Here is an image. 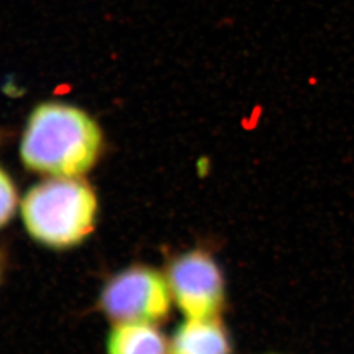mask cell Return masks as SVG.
<instances>
[{"label":"cell","instance_id":"1","mask_svg":"<svg viewBox=\"0 0 354 354\" xmlns=\"http://www.w3.org/2000/svg\"><path fill=\"white\" fill-rule=\"evenodd\" d=\"M104 136L97 121L73 104L45 102L30 112L19 156L29 172L45 177H83L97 165Z\"/></svg>","mask_w":354,"mask_h":354},{"label":"cell","instance_id":"2","mask_svg":"<svg viewBox=\"0 0 354 354\" xmlns=\"http://www.w3.org/2000/svg\"><path fill=\"white\" fill-rule=\"evenodd\" d=\"M19 213L26 235L36 244L67 251L92 235L99 200L83 177H45L26 190Z\"/></svg>","mask_w":354,"mask_h":354},{"label":"cell","instance_id":"3","mask_svg":"<svg viewBox=\"0 0 354 354\" xmlns=\"http://www.w3.org/2000/svg\"><path fill=\"white\" fill-rule=\"evenodd\" d=\"M168 281L149 266L124 269L109 279L100 292L99 307L114 324L165 320L171 311Z\"/></svg>","mask_w":354,"mask_h":354},{"label":"cell","instance_id":"4","mask_svg":"<svg viewBox=\"0 0 354 354\" xmlns=\"http://www.w3.org/2000/svg\"><path fill=\"white\" fill-rule=\"evenodd\" d=\"M167 281L180 311L187 319L218 317L225 304V279L213 256L193 250L168 266Z\"/></svg>","mask_w":354,"mask_h":354},{"label":"cell","instance_id":"5","mask_svg":"<svg viewBox=\"0 0 354 354\" xmlns=\"http://www.w3.org/2000/svg\"><path fill=\"white\" fill-rule=\"evenodd\" d=\"M171 354H232L225 326L216 319H187L177 327L169 345Z\"/></svg>","mask_w":354,"mask_h":354},{"label":"cell","instance_id":"6","mask_svg":"<svg viewBox=\"0 0 354 354\" xmlns=\"http://www.w3.org/2000/svg\"><path fill=\"white\" fill-rule=\"evenodd\" d=\"M108 354H171L165 335L150 323L114 324L106 339Z\"/></svg>","mask_w":354,"mask_h":354},{"label":"cell","instance_id":"7","mask_svg":"<svg viewBox=\"0 0 354 354\" xmlns=\"http://www.w3.org/2000/svg\"><path fill=\"white\" fill-rule=\"evenodd\" d=\"M20 201L12 177L0 165V230L10 226L20 209Z\"/></svg>","mask_w":354,"mask_h":354},{"label":"cell","instance_id":"8","mask_svg":"<svg viewBox=\"0 0 354 354\" xmlns=\"http://www.w3.org/2000/svg\"><path fill=\"white\" fill-rule=\"evenodd\" d=\"M4 270H6V259H4V253L0 248V286H1L3 279H4Z\"/></svg>","mask_w":354,"mask_h":354}]
</instances>
